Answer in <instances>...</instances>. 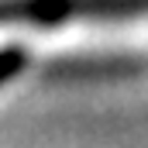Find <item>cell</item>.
Instances as JSON below:
<instances>
[{"label":"cell","mask_w":148,"mask_h":148,"mask_svg":"<svg viewBox=\"0 0 148 148\" xmlns=\"http://www.w3.org/2000/svg\"><path fill=\"white\" fill-rule=\"evenodd\" d=\"M148 0H0V24H62L69 17L145 14Z\"/></svg>","instance_id":"6da1fadb"},{"label":"cell","mask_w":148,"mask_h":148,"mask_svg":"<svg viewBox=\"0 0 148 148\" xmlns=\"http://www.w3.org/2000/svg\"><path fill=\"white\" fill-rule=\"evenodd\" d=\"M24 69V52L21 48H3L0 52V83H7L10 76H17Z\"/></svg>","instance_id":"7a4b0ae2"}]
</instances>
